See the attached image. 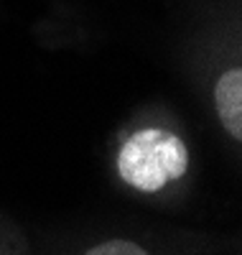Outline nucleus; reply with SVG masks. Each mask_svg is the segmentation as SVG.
Instances as JSON below:
<instances>
[{
	"mask_svg": "<svg viewBox=\"0 0 242 255\" xmlns=\"http://www.w3.org/2000/svg\"><path fill=\"white\" fill-rule=\"evenodd\" d=\"M186 171L189 145L163 128H143L120 145L118 174L140 194H158L168 184L181 181Z\"/></svg>",
	"mask_w": 242,
	"mask_h": 255,
	"instance_id": "nucleus-1",
	"label": "nucleus"
},
{
	"mask_svg": "<svg viewBox=\"0 0 242 255\" xmlns=\"http://www.w3.org/2000/svg\"><path fill=\"white\" fill-rule=\"evenodd\" d=\"M214 110L230 138H242V69L222 72L214 84Z\"/></svg>",
	"mask_w": 242,
	"mask_h": 255,
	"instance_id": "nucleus-2",
	"label": "nucleus"
},
{
	"mask_svg": "<svg viewBox=\"0 0 242 255\" xmlns=\"http://www.w3.org/2000/svg\"><path fill=\"white\" fill-rule=\"evenodd\" d=\"M82 255H153L145 245H140L138 240L130 238H110L102 240L92 248H87Z\"/></svg>",
	"mask_w": 242,
	"mask_h": 255,
	"instance_id": "nucleus-3",
	"label": "nucleus"
}]
</instances>
